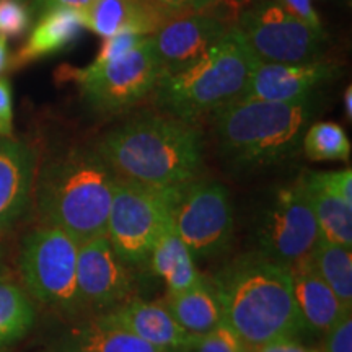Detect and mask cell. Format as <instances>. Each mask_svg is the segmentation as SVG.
<instances>
[{
  "instance_id": "cell-1",
  "label": "cell",
  "mask_w": 352,
  "mask_h": 352,
  "mask_svg": "<svg viewBox=\"0 0 352 352\" xmlns=\"http://www.w3.org/2000/svg\"><path fill=\"white\" fill-rule=\"evenodd\" d=\"M95 148L118 178L147 186H184L204 165L199 127L166 113L139 114L107 132Z\"/></svg>"
},
{
  "instance_id": "cell-2",
  "label": "cell",
  "mask_w": 352,
  "mask_h": 352,
  "mask_svg": "<svg viewBox=\"0 0 352 352\" xmlns=\"http://www.w3.org/2000/svg\"><path fill=\"white\" fill-rule=\"evenodd\" d=\"M210 287L223 323L253 351L277 340H297L307 331L289 270L259 252L232 259L214 276Z\"/></svg>"
},
{
  "instance_id": "cell-3",
  "label": "cell",
  "mask_w": 352,
  "mask_h": 352,
  "mask_svg": "<svg viewBox=\"0 0 352 352\" xmlns=\"http://www.w3.org/2000/svg\"><path fill=\"white\" fill-rule=\"evenodd\" d=\"M320 104L314 95L296 103L239 100L219 109L210 120L220 155L236 170L284 164L300 152Z\"/></svg>"
},
{
  "instance_id": "cell-4",
  "label": "cell",
  "mask_w": 352,
  "mask_h": 352,
  "mask_svg": "<svg viewBox=\"0 0 352 352\" xmlns=\"http://www.w3.org/2000/svg\"><path fill=\"white\" fill-rule=\"evenodd\" d=\"M116 175L95 147H72L36 175L34 196L43 223L78 243L107 235Z\"/></svg>"
},
{
  "instance_id": "cell-5",
  "label": "cell",
  "mask_w": 352,
  "mask_h": 352,
  "mask_svg": "<svg viewBox=\"0 0 352 352\" xmlns=\"http://www.w3.org/2000/svg\"><path fill=\"white\" fill-rule=\"evenodd\" d=\"M258 57L236 26L199 59L176 72L162 74L155 104L162 113L196 122L235 103L248 85Z\"/></svg>"
},
{
  "instance_id": "cell-6",
  "label": "cell",
  "mask_w": 352,
  "mask_h": 352,
  "mask_svg": "<svg viewBox=\"0 0 352 352\" xmlns=\"http://www.w3.org/2000/svg\"><path fill=\"white\" fill-rule=\"evenodd\" d=\"M179 188L147 186L116 176L107 236L126 264L147 263L158 236L173 222Z\"/></svg>"
},
{
  "instance_id": "cell-7",
  "label": "cell",
  "mask_w": 352,
  "mask_h": 352,
  "mask_svg": "<svg viewBox=\"0 0 352 352\" xmlns=\"http://www.w3.org/2000/svg\"><path fill=\"white\" fill-rule=\"evenodd\" d=\"M78 241L63 228L43 223L25 236L19 266L26 292L43 305L80 311L77 296Z\"/></svg>"
},
{
  "instance_id": "cell-8",
  "label": "cell",
  "mask_w": 352,
  "mask_h": 352,
  "mask_svg": "<svg viewBox=\"0 0 352 352\" xmlns=\"http://www.w3.org/2000/svg\"><path fill=\"white\" fill-rule=\"evenodd\" d=\"M162 77V64L151 36L120 59L74 70L82 98L98 114H121L138 107L155 90Z\"/></svg>"
},
{
  "instance_id": "cell-9",
  "label": "cell",
  "mask_w": 352,
  "mask_h": 352,
  "mask_svg": "<svg viewBox=\"0 0 352 352\" xmlns=\"http://www.w3.org/2000/svg\"><path fill=\"white\" fill-rule=\"evenodd\" d=\"M254 236L256 252L287 270L310 258L320 230L302 179L272 192L258 215Z\"/></svg>"
},
{
  "instance_id": "cell-10",
  "label": "cell",
  "mask_w": 352,
  "mask_h": 352,
  "mask_svg": "<svg viewBox=\"0 0 352 352\" xmlns=\"http://www.w3.org/2000/svg\"><path fill=\"white\" fill-rule=\"evenodd\" d=\"M230 191L215 179H202L179 188L173 208V227L195 258L222 253L233 235Z\"/></svg>"
},
{
  "instance_id": "cell-11",
  "label": "cell",
  "mask_w": 352,
  "mask_h": 352,
  "mask_svg": "<svg viewBox=\"0 0 352 352\" xmlns=\"http://www.w3.org/2000/svg\"><path fill=\"white\" fill-rule=\"evenodd\" d=\"M236 28L259 63L303 64L323 57L327 34L316 33L294 19L274 0H261L240 13Z\"/></svg>"
},
{
  "instance_id": "cell-12",
  "label": "cell",
  "mask_w": 352,
  "mask_h": 352,
  "mask_svg": "<svg viewBox=\"0 0 352 352\" xmlns=\"http://www.w3.org/2000/svg\"><path fill=\"white\" fill-rule=\"evenodd\" d=\"M134 277L107 235L78 245L77 296L80 310L108 311L134 298Z\"/></svg>"
},
{
  "instance_id": "cell-13",
  "label": "cell",
  "mask_w": 352,
  "mask_h": 352,
  "mask_svg": "<svg viewBox=\"0 0 352 352\" xmlns=\"http://www.w3.org/2000/svg\"><path fill=\"white\" fill-rule=\"evenodd\" d=\"M340 76V65L323 59L303 64L258 63L239 100L296 103L318 95V90Z\"/></svg>"
},
{
  "instance_id": "cell-14",
  "label": "cell",
  "mask_w": 352,
  "mask_h": 352,
  "mask_svg": "<svg viewBox=\"0 0 352 352\" xmlns=\"http://www.w3.org/2000/svg\"><path fill=\"white\" fill-rule=\"evenodd\" d=\"M232 28L219 15L188 13L162 26L151 41L162 64V74L176 72L208 52Z\"/></svg>"
},
{
  "instance_id": "cell-15",
  "label": "cell",
  "mask_w": 352,
  "mask_h": 352,
  "mask_svg": "<svg viewBox=\"0 0 352 352\" xmlns=\"http://www.w3.org/2000/svg\"><path fill=\"white\" fill-rule=\"evenodd\" d=\"M96 316L162 351L184 352L197 338L179 327L165 303L160 302H145L134 297Z\"/></svg>"
},
{
  "instance_id": "cell-16",
  "label": "cell",
  "mask_w": 352,
  "mask_h": 352,
  "mask_svg": "<svg viewBox=\"0 0 352 352\" xmlns=\"http://www.w3.org/2000/svg\"><path fill=\"white\" fill-rule=\"evenodd\" d=\"M36 153L15 138H0V236L30 209L36 184Z\"/></svg>"
},
{
  "instance_id": "cell-17",
  "label": "cell",
  "mask_w": 352,
  "mask_h": 352,
  "mask_svg": "<svg viewBox=\"0 0 352 352\" xmlns=\"http://www.w3.org/2000/svg\"><path fill=\"white\" fill-rule=\"evenodd\" d=\"M80 13L85 28L104 39L120 33L148 38L176 16L155 0H94Z\"/></svg>"
},
{
  "instance_id": "cell-18",
  "label": "cell",
  "mask_w": 352,
  "mask_h": 352,
  "mask_svg": "<svg viewBox=\"0 0 352 352\" xmlns=\"http://www.w3.org/2000/svg\"><path fill=\"white\" fill-rule=\"evenodd\" d=\"M289 272L292 277L294 298L307 331L327 333L351 311L314 270L310 259L289 267Z\"/></svg>"
},
{
  "instance_id": "cell-19",
  "label": "cell",
  "mask_w": 352,
  "mask_h": 352,
  "mask_svg": "<svg viewBox=\"0 0 352 352\" xmlns=\"http://www.w3.org/2000/svg\"><path fill=\"white\" fill-rule=\"evenodd\" d=\"M83 30L85 25L80 10L69 7L44 10L10 64L13 67H21L69 50L80 39Z\"/></svg>"
},
{
  "instance_id": "cell-20",
  "label": "cell",
  "mask_w": 352,
  "mask_h": 352,
  "mask_svg": "<svg viewBox=\"0 0 352 352\" xmlns=\"http://www.w3.org/2000/svg\"><path fill=\"white\" fill-rule=\"evenodd\" d=\"M152 272L165 280L168 294L183 292L202 283L195 256L176 233L173 222L162 232L147 259Z\"/></svg>"
},
{
  "instance_id": "cell-21",
  "label": "cell",
  "mask_w": 352,
  "mask_h": 352,
  "mask_svg": "<svg viewBox=\"0 0 352 352\" xmlns=\"http://www.w3.org/2000/svg\"><path fill=\"white\" fill-rule=\"evenodd\" d=\"M54 352H168L94 316L57 341Z\"/></svg>"
},
{
  "instance_id": "cell-22",
  "label": "cell",
  "mask_w": 352,
  "mask_h": 352,
  "mask_svg": "<svg viewBox=\"0 0 352 352\" xmlns=\"http://www.w3.org/2000/svg\"><path fill=\"white\" fill-rule=\"evenodd\" d=\"M165 305L188 333L206 334L222 321V311L210 285L202 280L183 292L166 294Z\"/></svg>"
},
{
  "instance_id": "cell-23",
  "label": "cell",
  "mask_w": 352,
  "mask_h": 352,
  "mask_svg": "<svg viewBox=\"0 0 352 352\" xmlns=\"http://www.w3.org/2000/svg\"><path fill=\"white\" fill-rule=\"evenodd\" d=\"M302 183L307 189L311 202L320 236L331 243L352 246V204L341 197L331 195L320 184L311 182L307 173L302 176Z\"/></svg>"
},
{
  "instance_id": "cell-24",
  "label": "cell",
  "mask_w": 352,
  "mask_h": 352,
  "mask_svg": "<svg viewBox=\"0 0 352 352\" xmlns=\"http://www.w3.org/2000/svg\"><path fill=\"white\" fill-rule=\"evenodd\" d=\"M314 270L328 287L336 294L338 298L347 308L352 305V254L351 248L323 240L316 243L310 254Z\"/></svg>"
},
{
  "instance_id": "cell-25",
  "label": "cell",
  "mask_w": 352,
  "mask_h": 352,
  "mask_svg": "<svg viewBox=\"0 0 352 352\" xmlns=\"http://www.w3.org/2000/svg\"><path fill=\"white\" fill-rule=\"evenodd\" d=\"M34 307L19 285L0 280V347L23 340L34 324Z\"/></svg>"
},
{
  "instance_id": "cell-26",
  "label": "cell",
  "mask_w": 352,
  "mask_h": 352,
  "mask_svg": "<svg viewBox=\"0 0 352 352\" xmlns=\"http://www.w3.org/2000/svg\"><path fill=\"white\" fill-rule=\"evenodd\" d=\"M302 148L311 162H347L351 157V142L346 131L331 121L308 126Z\"/></svg>"
},
{
  "instance_id": "cell-27",
  "label": "cell",
  "mask_w": 352,
  "mask_h": 352,
  "mask_svg": "<svg viewBox=\"0 0 352 352\" xmlns=\"http://www.w3.org/2000/svg\"><path fill=\"white\" fill-rule=\"evenodd\" d=\"M184 352H253L227 323H220L209 333L199 334Z\"/></svg>"
},
{
  "instance_id": "cell-28",
  "label": "cell",
  "mask_w": 352,
  "mask_h": 352,
  "mask_svg": "<svg viewBox=\"0 0 352 352\" xmlns=\"http://www.w3.org/2000/svg\"><path fill=\"white\" fill-rule=\"evenodd\" d=\"M32 28V10L23 0H0V34L20 38Z\"/></svg>"
},
{
  "instance_id": "cell-29",
  "label": "cell",
  "mask_w": 352,
  "mask_h": 352,
  "mask_svg": "<svg viewBox=\"0 0 352 352\" xmlns=\"http://www.w3.org/2000/svg\"><path fill=\"white\" fill-rule=\"evenodd\" d=\"M145 36H139V34L134 33H120L114 34L111 38L104 39L103 46L98 52V56L95 57L94 63L90 64V67H100V65H104L108 63H111L114 59H120L127 52H131L132 50L142 44L145 41Z\"/></svg>"
},
{
  "instance_id": "cell-30",
  "label": "cell",
  "mask_w": 352,
  "mask_h": 352,
  "mask_svg": "<svg viewBox=\"0 0 352 352\" xmlns=\"http://www.w3.org/2000/svg\"><path fill=\"white\" fill-rule=\"evenodd\" d=\"M307 176L328 192L352 204V171L349 168L340 171H310Z\"/></svg>"
},
{
  "instance_id": "cell-31",
  "label": "cell",
  "mask_w": 352,
  "mask_h": 352,
  "mask_svg": "<svg viewBox=\"0 0 352 352\" xmlns=\"http://www.w3.org/2000/svg\"><path fill=\"white\" fill-rule=\"evenodd\" d=\"M321 352H352V315L351 311L336 321L324 333Z\"/></svg>"
},
{
  "instance_id": "cell-32",
  "label": "cell",
  "mask_w": 352,
  "mask_h": 352,
  "mask_svg": "<svg viewBox=\"0 0 352 352\" xmlns=\"http://www.w3.org/2000/svg\"><path fill=\"white\" fill-rule=\"evenodd\" d=\"M274 2L280 8H284L289 15H292L294 19L300 20L303 25L310 26L316 33L324 34L323 25H321V20L311 0H274Z\"/></svg>"
},
{
  "instance_id": "cell-33",
  "label": "cell",
  "mask_w": 352,
  "mask_h": 352,
  "mask_svg": "<svg viewBox=\"0 0 352 352\" xmlns=\"http://www.w3.org/2000/svg\"><path fill=\"white\" fill-rule=\"evenodd\" d=\"M0 138H13L12 85L3 77H0Z\"/></svg>"
},
{
  "instance_id": "cell-34",
  "label": "cell",
  "mask_w": 352,
  "mask_h": 352,
  "mask_svg": "<svg viewBox=\"0 0 352 352\" xmlns=\"http://www.w3.org/2000/svg\"><path fill=\"white\" fill-rule=\"evenodd\" d=\"M166 10L175 13L176 16L188 15V13H204L210 8L217 7L223 0H155Z\"/></svg>"
},
{
  "instance_id": "cell-35",
  "label": "cell",
  "mask_w": 352,
  "mask_h": 352,
  "mask_svg": "<svg viewBox=\"0 0 352 352\" xmlns=\"http://www.w3.org/2000/svg\"><path fill=\"white\" fill-rule=\"evenodd\" d=\"M253 352H316V351L305 346L298 340L289 338V340H277V341L267 342V344L256 347Z\"/></svg>"
},
{
  "instance_id": "cell-36",
  "label": "cell",
  "mask_w": 352,
  "mask_h": 352,
  "mask_svg": "<svg viewBox=\"0 0 352 352\" xmlns=\"http://www.w3.org/2000/svg\"><path fill=\"white\" fill-rule=\"evenodd\" d=\"M94 0H34V10L43 13L44 10H50L54 7H69L76 8V10H82Z\"/></svg>"
},
{
  "instance_id": "cell-37",
  "label": "cell",
  "mask_w": 352,
  "mask_h": 352,
  "mask_svg": "<svg viewBox=\"0 0 352 352\" xmlns=\"http://www.w3.org/2000/svg\"><path fill=\"white\" fill-rule=\"evenodd\" d=\"M8 65H10V52H8L7 38H3L0 34V76L6 72Z\"/></svg>"
},
{
  "instance_id": "cell-38",
  "label": "cell",
  "mask_w": 352,
  "mask_h": 352,
  "mask_svg": "<svg viewBox=\"0 0 352 352\" xmlns=\"http://www.w3.org/2000/svg\"><path fill=\"white\" fill-rule=\"evenodd\" d=\"M342 101H344V113L347 120H352V87L351 85L346 88L344 98H342Z\"/></svg>"
},
{
  "instance_id": "cell-39",
  "label": "cell",
  "mask_w": 352,
  "mask_h": 352,
  "mask_svg": "<svg viewBox=\"0 0 352 352\" xmlns=\"http://www.w3.org/2000/svg\"><path fill=\"white\" fill-rule=\"evenodd\" d=\"M3 279V276H2V271H0V280H2Z\"/></svg>"
}]
</instances>
